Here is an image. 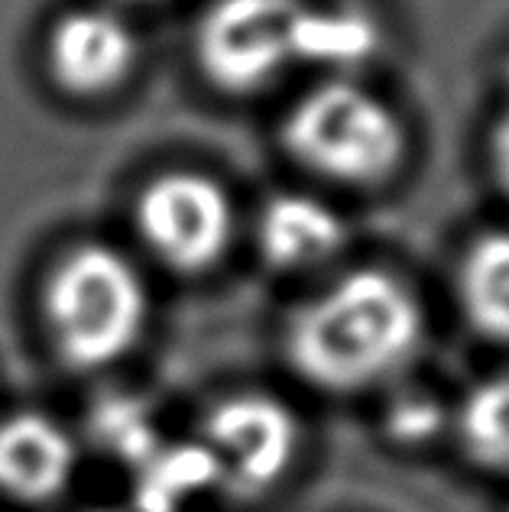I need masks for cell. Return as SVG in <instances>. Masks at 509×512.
<instances>
[{"instance_id":"2e32d148","label":"cell","mask_w":509,"mask_h":512,"mask_svg":"<svg viewBox=\"0 0 509 512\" xmlns=\"http://www.w3.org/2000/svg\"><path fill=\"white\" fill-rule=\"evenodd\" d=\"M127 512H150V509H143V506H137V503H133V506H130Z\"/></svg>"},{"instance_id":"7c38bea8","label":"cell","mask_w":509,"mask_h":512,"mask_svg":"<svg viewBox=\"0 0 509 512\" xmlns=\"http://www.w3.org/2000/svg\"><path fill=\"white\" fill-rule=\"evenodd\" d=\"M458 435L471 461L509 470V373L477 383L458 412Z\"/></svg>"},{"instance_id":"5bb4252c","label":"cell","mask_w":509,"mask_h":512,"mask_svg":"<svg viewBox=\"0 0 509 512\" xmlns=\"http://www.w3.org/2000/svg\"><path fill=\"white\" fill-rule=\"evenodd\" d=\"M441 419H445V412L441 406L432 399V396H403L393 402L390 415H386V428H390V435L403 444H422V441H432L441 428Z\"/></svg>"},{"instance_id":"e0dca14e","label":"cell","mask_w":509,"mask_h":512,"mask_svg":"<svg viewBox=\"0 0 509 512\" xmlns=\"http://www.w3.org/2000/svg\"><path fill=\"white\" fill-rule=\"evenodd\" d=\"M506 82H509V62H506Z\"/></svg>"},{"instance_id":"7a4b0ae2","label":"cell","mask_w":509,"mask_h":512,"mask_svg":"<svg viewBox=\"0 0 509 512\" xmlns=\"http://www.w3.org/2000/svg\"><path fill=\"white\" fill-rule=\"evenodd\" d=\"M146 286L117 250L88 244L62 256L46 279L43 315L59 357L98 370L127 354L146 328Z\"/></svg>"},{"instance_id":"52a82bcc","label":"cell","mask_w":509,"mask_h":512,"mask_svg":"<svg viewBox=\"0 0 509 512\" xmlns=\"http://www.w3.org/2000/svg\"><path fill=\"white\" fill-rule=\"evenodd\" d=\"M137 36L114 10L78 7L52 23L49 75L72 98H104L127 82L137 65Z\"/></svg>"},{"instance_id":"8fae6325","label":"cell","mask_w":509,"mask_h":512,"mask_svg":"<svg viewBox=\"0 0 509 512\" xmlns=\"http://www.w3.org/2000/svg\"><path fill=\"white\" fill-rule=\"evenodd\" d=\"M458 295L484 338L509 344V234H484L464 253Z\"/></svg>"},{"instance_id":"4fadbf2b","label":"cell","mask_w":509,"mask_h":512,"mask_svg":"<svg viewBox=\"0 0 509 512\" xmlns=\"http://www.w3.org/2000/svg\"><path fill=\"white\" fill-rule=\"evenodd\" d=\"M95 431L117 457H124V461L137 467L146 464L159 451L150 415H146L140 402H130V399L101 402L95 409Z\"/></svg>"},{"instance_id":"5b68a950","label":"cell","mask_w":509,"mask_h":512,"mask_svg":"<svg viewBox=\"0 0 509 512\" xmlns=\"http://www.w3.org/2000/svg\"><path fill=\"white\" fill-rule=\"evenodd\" d=\"M137 234L159 263L202 273L231 244V198L202 172H166L137 198Z\"/></svg>"},{"instance_id":"30bf717a","label":"cell","mask_w":509,"mask_h":512,"mask_svg":"<svg viewBox=\"0 0 509 512\" xmlns=\"http://www.w3.org/2000/svg\"><path fill=\"white\" fill-rule=\"evenodd\" d=\"M380 49V23L357 7H308L302 4L296 56L299 62L347 72L370 62Z\"/></svg>"},{"instance_id":"3957f363","label":"cell","mask_w":509,"mask_h":512,"mask_svg":"<svg viewBox=\"0 0 509 512\" xmlns=\"http://www.w3.org/2000/svg\"><path fill=\"white\" fill-rule=\"evenodd\" d=\"M286 150L321 179L377 185L406 156V130L393 107L347 78H328L292 107Z\"/></svg>"},{"instance_id":"9c48e42d","label":"cell","mask_w":509,"mask_h":512,"mask_svg":"<svg viewBox=\"0 0 509 512\" xmlns=\"http://www.w3.org/2000/svg\"><path fill=\"white\" fill-rule=\"evenodd\" d=\"M266 263L279 269H308L334 260L347 240L341 214L312 195H276L257 221Z\"/></svg>"},{"instance_id":"ba28073f","label":"cell","mask_w":509,"mask_h":512,"mask_svg":"<svg viewBox=\"0 0 509 512\" xmlns=\"http://www.w3.org/2000/svg\"><path fill=\"white\" fill-rule=\"evenodd\" d=\"M75 444L49 415L17 412L0 422V493L20 503H46L69 487Z\"/></svg>"},{"instance_id":"6da1fadb","label":"cell","mask_w":509,"mask_h":512,"mask_svg":"<svg viewBox=\"0 0 509 512\" xmlns=\"http://www.w3.org/2000/svg\"><path fill=\"white\" fill-rule=\"evenodd\" d=\"M425 315L406 282L354 269L308 299L286 328L292 370L328 393H360L419 354Z\"/></svg>"},{"instance_id":"9a60e30c","label":"cell","mask_w":509,"mask_h":512,"mask_svg":"<svg viewBox=\"0 0 509 512\" xmlns=\"http://www.w3.org/2000/svg\"><path fill=\"white\" fill-rule=\"evenodd\" d=\"M490 166L500 188L509 195V114L500 117V124L490 133Z\"/></svg>"},{"instance_id":"8992f818","label":"cell","mask_w":509,"mask_h":512,"mask_svg":"<svg viewBox=\"0 0 509 512\" xmlns=\"http://www.w3.org/2000/svg\"><path fill=\"white\" fill-rule=\"evenodd\" d=\"M205 448L218 464V487L234 496L270 490L299 451V422L270 396H234L205 419Z\"/></svg>"},{"instance_id":"277c9868","label":"cell","mask_w":509,"mask_h":512,"mask_svg":"<svg viewBox=\"0 0 509 512\" xmlns=\"http://www.w3.org/2000/svg\"><path fill=\"white\" fill-rule=\"evenodd\" d=\"M302 0H214L195 30V59L227 94H253L296 65Z\"/></svg>"}]
</instances>
